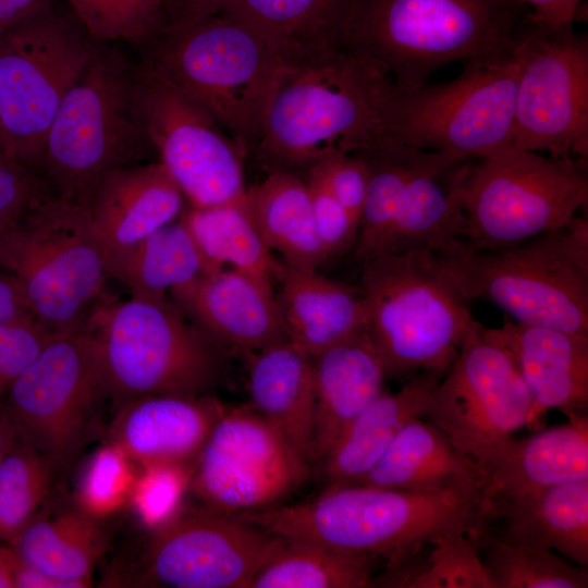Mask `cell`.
Returning a JSON list of instances; mask_svg holds the SVG:
<instances>
[{
	"label": "cell",
	"mask_w": 588,
	"mask_h": 588,
	"mask_svg": "<svg viewBox=\"0 0 588 588\" xmlns=\"http://www.w3.org/2000/svg\"><path fill=\"white\" fill-rule=\"evenodd\" d=\"M518 71L514 44L507 52L468 61L450 82L395 90L388 138L467 160L512 144Z\"/></svg>",
	"instance_id": "11"
},
{
	"label": "cell",
	"mask_w": 588,
	"mask_h": 588,
	"mask_svg": "<svg viewBox=\"0 0 588 588\" xmlns=\"http://www.w3.org/2000/svg\"><path fill=\"white\" fill-rule=\"evenodd\" d=\"M0 155L8 156L5 151V145H4V137H3V130H2V122H1V114H0ZM9 157V156H8Z\"/></svg>",
	"instance_id": "56"
},
{
	"label": "cell",
	"mask_w": 588,
	"mask_h": 588,
	"mask_svg": "<svg viewBox=\"0 0 588 588\" xmlns=\"http://www.w3.org/2000/svg\"><path fill=\"white\" fill-rule=\"evenodd\" d=\"M57 467L17 438L0 462V541L11 544L38 515Z\"/></svg>",
	"instance_id": "40"
},
{
	"label": "cell",
	"mask_w": 588,
	"mask_h": 588,
	"mask_svg": "<svg viewBox=\"0 0 588 588\" xmlns=\"http://www.w3.org/2000/svg\"><path fill=\"white\" fill-rule=\"evenodd\" d=\"M7 270L19 280L35 319L53 333L83 329L108 296L107 255L88 208L56 195L11 229Z\"/></svg>",
	"instance_id": "10"
},
{
	"label": "cell",
	"mask_w": 588,
	"mask_h": 588,
	"mask_svg": "<svg viewBox=\"0 0 588 588\" xmlns=\"http://www.w3.org/2000/svg\"><path fill=\"white\" fill-rule=\"evenodd\" d=\"M281 537L213 511L160 528L144 558L147 583L170 588H246Z\"/></svg>",
	"instance_id": "18"
},
{
	"label": "cell",
	"mask_w": 588,
	"mask_h": 588,
	"mask_svg": "<svg viewBox=\"0 0 588 588\" xmlns=\"http://www.w3.org/2000/svg\"><path fill=\"white\" fill-rule=\"evenodd\" d=\"M446 370L412 376L402 381L397 391H383L362 411L318 462L326 488L352 485L363 478L401 430L425 416L432 391Z\"/></svg>",
	"instance_id": "28"
},
{
	"label": "cell",
	"mask_w": 588,
	"mask_h": 588,
	"mask_svg": "<svg viewBox=\"0 0 588 588\" xmlns=\"http://www.w3.org/2000/svg\"><path fill=\"white\" fill-rule=\"evenodd\" d=\"M306 182L319 240L327 260L354 249L359 222L334 197L322 175L309 168Z\"/></svg>",
	"instance_id": "44"
},
{
	"label": "cell",
	"mask_w": 588,
	"mask_h": 588,
	"mask_svg": "<svg viewBox=\"0 0 588 588\" xmlns=\"http://www.w3.org/2000/svg\"><path fill=\"white\" fill-rule=\"evenodd\" d=\"M184 195L162 162H142L109 173L97 186L89 216L108 260L176 220Z\"/></svg>",
	"instance_id": "23"
},
{
	"label": "cell",
	"mask_w": 588,
	"mask_h": 588,
	"mask_svg": "<svg viewBox=\"0 0 588 588\" xmlns=\"http://www.w3.org/2000/svg\"><path fill=\"white\" fill-rule=\"evenodd\" d=\"M143 62L205 109L246 152L255 150L283 65L245 25L221 14L167 24Z\"/></svg>",
	"instance_id": "4"
},
{
	"label": "cell",
	"mask_w": 588,
	"mask_h": 588,
	"mask_svg": "<svg viewBox=\"0 0 588 588\" xmlns=\"http://www.w3.org/2000/svg\"><path fill=\"white\" fill-rule=\"evenodd\" d=\"M532 403L511 353L476 321L433 389L422 418L476 460L526 427Z\"/></svg>",
	"instance_id": "16"
},
{
	"label": "cell",
	"mask_w": 588,
	"mask_h": 588,
	"mask_svg": "<svg viewBox=\"0 0 588 588\" xmlns=\"http://www.w3.org/2000/svg\"><path fill=\"white\" fill-rule=\"evenodd\" d=\"M395 90L378 65L344 48L313 64L284 68L254 150L259 166L302 177L329 152L389 139L385 120Z\"/></svg>",
	"instance_id": "1"
},
{
	"label": "cell",
	"mask_w": 588,
	"mask_h": 588,
	"mask_svg": "<svg viewBox=\"0 0 588 588\" xmlns=\"http://www.w3.org/2000/svg\"><path fill=\"white\" fill-rule=\"evenodd\" d=\"M354 0H226L219 14L259 36L283 68L322 61L342 48Z\"/></svg>",
	"instance_id": "27"
},
{
	"label": "cell",
	"mask_w": 588,
	"mask_h": 588,
	"mask_svg": "<svg viewBox=\"0 0 588 588\" xmlns=\"http://www.w3.org/2000/svg\"><path fill=\"white\" fill-rule=\"evenodd\" d=\"M133 71L117 50L94 41L44 143L38 173L53 195L88 208L103 177L156 154L134 97Z\"/></svg>",
	"instance_id": "5"
},
{
	"label": "cell",
	"mask_w": 588,
	"mask_h": 588,
	"mask_svg": "<svg viewBox=\"0 0 588 588\" xmlns=\"http://www.w3.org/2000/svg\"><path fill=\"white\" fill-rule=\"evenodd\" d=\"M470 161L418 149L381 254L421 249L442 255L462 243L458 187Z\"/></svg>",
	"instance_id": "24"
},
{
	"label": "cell",
	"mask_w": 588,
	"mask_h": 588,
	"mask_svg": "<svg viewBox=\"0 0 588 588\" xmlns=\"http://www.w3.org/2000/svg\"><path fill=\"white\" fill-rule=\"evenodd\" d=\"M34 318L16 277L0 270V324Z\"/></svg>",
	"instance_id": "48"
},
{
	"label": "cell",
	"mask_w": 588,
	"mask_h": 588,
	"mask_svg": "<svg viewBox=\"0 0 588 588\" xmlns=\"http://www.w3.org/2000/svg\"><path fill=\"white\" fill-rule=\"evenodd\" d=\"M53 334L34 318L0 324V403Z\"/></svg>",
	"instance_id": "46"
},
{
	"label": "cell",
	"mask_w": 588,
	"mask_h": 588,
	"mask_svg": "<svg viewBox=\"0 0 588 588\" xmlns=\"http://www.w3.org/2000/svg\"><path fill=\"white\" fill-rule=\"evenodd\" d=\"M360 280L366 328L387 378L446 370L477 320L440 256L383 253L362 262Z\"/></svg>",
	"instance_id": "6"
},
{
	"label": "cell",
	"mask_w": 588,
	"mask_h": 588,
	"mask_svg": "<svg viewBox=\"0 0 588 588\" xmlns=\"http://www.w3.org/2000/svg\"><path fill=\"white\" fill-rule=\"evenodd\" d=\"M14 550L9 544H0V588H14Z\"/></svg>",
	"instance_id": "52"
},
{
	"label": "cell",
	"mask_w": 588,
	"mask_h": 588,
	"mask_svg": "<svg viewBox=\"0 0 588 588\" xmlns=\"http://www.w3.org/2000/svg\"><path fill=\"white\" fill-rule=\"evenodd\" d=\"M480 524L588 567V479L490 500L481 510Z\"/></svg>",
	"instance_id": "29"
},
{
	"label": "cell",
	"mask_w": 588,
	"mask_h": 588,
	"mask_svg": "<svg viewBox=\"0 0 588 588\" xmlns=\"http://www.w3.org/2000/svg\"><path fill=\"white\" fill-rule=\"evenodd\" d=\"M93 41L144 46L166 25L163 0H68Z\"/></svg>",
	"instance_id": "41"
},
{
	"label": "cell",
	"mask_w": 588,
	"mask_h": 588,
	"mask_svg": "<svg viewBox=\"0 0 588 588\" xmlns=\"http://www.w3.org/2000/svg\"><path fill=\"white\" fill-rule=\"evenodd\" d=\"M134 462L117 445L107 442L87 461L78 481L79 511L100 519L127 501L136 477Z\"/></svg>",
	"instance_id": "42"
},
{
	"label": "cell",
	"mask_w": 588,
	"mask_h": 588,
	"mask_svg": "<svg viewBox=\"0 0 588 588\" xmlns=\"http://www.w3.org/2000/svg\"><path fill=\"white\" fill-rule=\"evenodd\" d=\"M103 399L95 343L83 328L54 333L11 384L1 406L17 438L61 466L90 439Z\"/></svg>",
	"instance_id": "13"
},
{
	"label": "cell",
	"mask_w": 588,
	"mask_h": 588,
	"mask_svg": "<svg viewBox=\"0 0 588 588\" xmlns=\"http://www.w3.org/2000/svg\"><path fill=\"white\" fill-rule=\"evenodd\" d=\"M98 520L79 510L51 518L37 515L9 546L64 588L88 587L108 543Z\"/></svg>",
	"instance_id": "34"
},
{
	"label": "cell",
	"mask_w": 588,
	"mask_h": 588,
	"mask_svg": "<svg viewBox=\"0 0 588 588\" xmlns=\"http://www.w3.org/2000/svg\"><path fill=\"white\" fill-rule=\"evenodd\" d=\"M16 440V431L0 403V462Z\"/></svg>",
	"instance_id": "54"
},
{
	"label": "cell",
	"mask_w": 588,
	"mask_h": 588,
	"mask_svg": "<svg viewBox=\"0 0 588 588\" xmlns=\"http://www.w3.org/2000/svg\"><path fill=\"white\" fill-rule=\"evenodd\" d=\"M277 283V303L289 339L311 357L367 326L360 286L287 265Z\"/></svg>",
	"instance_id": "31"
},
{
	"label": "cell",
	"mask_w": 588,
	"mask_h": 588,
	"mask_svg": "<svg viewBox=\"0 0 588 588\" xmlns=\"http://www.w3.org/2000/svg\"><path fill=\"white\" fill-rule=\"evenodd\" d=\"M48 4L51 0H0V32Z\"/></svg>",
	"instance_id": "51"
},
{
	"label": "cell",
	"mask_w": 588,
	"mask_h": 588,
	"mask_svg": "<svg viewBox=\"0 0 588 588\" xmlns=\"http://www.w3.org/2000/svg\"><path fill=\"white\" fill-rule=\"evenodd\" d=\"M140 467L142 470L136 473L127 503L145 526L161 528L171 522L184 488L183 466Z\"/></svg>",
	"instance_id": "43"
},
{
	"label": "cell",
	"mask_w": 588,
	"mask_h": 588,
	"mask_svg": "<svg viewBox=\"0 0 588 588\" xmlns=\"http://www.w3.org/2000/svg\"><path fill=\"white\" fill-rule=\"evenodd\" d=\"M93 46L51 4L0 32V114L10 158L38 173L48 130Z\"/></svg>",
	"instance_id": "12"
},
{
	"label": "cell",
	"mask_w": 588,
	"mask_h": 588,
	"mask_svg": "<svg viewBox=\"0 0 588 588\" xmlns=\"http://www.w3.org/2000/svg\"><path fill=\"white\" fill-rule=\"evenodd\" d=\"M252 408L309 465L314 463L313 359L291 341L257 351L248 371Z\"/></svg>",
	"instance_id": "30"
},
{
	"label": "cell",
	"mask_w": 588,
	"mask_h": 588,
	"mask_svg": "<svg viewBox=\"0 0 588 588\" xmlns=\"http://www.w3.org/2000/svg\"><path fill=\"white\" fill-rule=\"evenodd\" d=\"M225 408L204 394H156L131 400L118 405L108 442L139 466H184L197 458Z\"/></svg>",
	"instance_id": "21"
},
{
	"label": "cell",
	"mask_w": 588,
	"mask_h": 588,
	"mask_svg": "<svg viewBox=\"0 0 588 588\" xmlns=\"http://www.w3.org/2000/svg\"><path fill=\"white\" fill-rule=\"evenodd\" d=\"M577 162L513 144L470 161L458 187L462 242L497 250L566 224L588 203Z\"/></svg>",
	"instance_id": "9"
},
{
	"label": "cell",
	"mask_w": 588,
	"mask_h": 588,
	"mask_svg": "<svg viewBox=\"0 0 588 588\" xmlns=\"http://www.w3.org/2000/svg\"><path fill=\"white\" fill-rule=\"evenodd\" d=\"M51 195L53 193L37 172L0 155V222L16 225L27 212Z\"/></svg>",
	"instance_id": "45"
},
{
	"label": "cell",
	"mask_w": 588,
	"mask_h": 588,
	"mask_svg": "<svg viewBox=\"0 0 588 588\" xmlns=\"http://www.w3.org/2000/svg\"><path fill=\"white\" fill-rule=\"evenodd\" d=\"M469 536L476 542L494 588H587L588 567L548 548L506 537L480 524Z\"/></svg>",
	"instance_id": "38"
},
{
	"label": "cell",
	"mask_w": 588,
	"mask_h": 588,
	"mask_svg": "<svg viewBox=\"0 0 588 588\" xmlns=\"http://www.w3.org/2000/svg\"><path fill=\"white\" fill-rule=\"evenodd\" d=\"M417 152L393 139L352 152L367 170L366 196L353 249L362 262L383 252Z\"/></svg>",
	"instance_id": "39"
},
{
	"label": "cell",
	"mask_w": 588,
	"mask_h": 588,
	"mask_svg": "<svg viewBox=\"0 0 588 588\" xmlns=\"http://www.w3.org/2000/svg\"><path fill=\"white\" fill-rule=\"evenodd\" d=\"M371 587L494 588L479 549L464 531H448L383 561Z\"/></svg>",
	"instance_id": "35"
},
{
	"label": "cell",
	"mask_w": 588,
	"mask_h": 588,
	"mask_svg": "<svg viewBox=\"0 0 588 588\" xmlns=\"http://www.w3.org/2000/svg\"><path fill=\"white\" fill-rule=\"evenodd\" d=\"M12 228L0 222V270L8 271V240Z\"/></svg>",
	"instance_id": "55"
},
{
	"label": "cell",
	"mask_w": 588,
	"mask_h": 588,
	"mask_svg": "<svg viewBox=\"0 0 588 588\" xmlns=\"http://www.w3.org/2000/svg\"><path fill=\"white\" fill-rule=\"evenodd\" d=\"M107 399L117 405L156 394L201 395L220 376L217 343L169 298L106 296L84 327Z\"/></svg>",
	"instance_id": "7"
},
{
	"label": "cell",
	"mask_w": 588,
	"mask_h": 588,
	"mask_svg": "<svg viewBox=\"0 0 588 588\" xmlns=\"http://www.w3.org/2000/svg\"><path fill=\"white\" fill-rule=\"evenodd\" d=\"M518 79L512 144L550 157L588 158V38L524 23L515 35Z\"/></svg>",
	"instance_id": "14"
},
{
	"label": "cell",
	"mask_w": 588,
	"mask_h": 588,
	"mask_svg": "<svg viewBox=\"0 0 588 588\" xmlns=\"http://www.w3.org/2000/svg\"><path fill=\"white\" fill-rule=\"evenodd\" d=\"M483 500L458 492H412L364 485L326 488L317 498L235 514L274 536L383 561L448 531L469 534Z\"/></svg>",
	"instance_id": "3"
},
{
	"label": "cell",
	"mask_w": 588,
	"mask_h": 588,
	"mask_svg": "<svg viewBox=\"0 0 588 588\" xmlns=\"http://www.w3.org/2000/svg\"><path fill=\"white\" fill-rule=\"evenodd\" d=\"M514 358L532 407L527 426L537 429L550 409L567 418L588 415V335L504 320L486 328Z\"/></svg>",
	"instance_id": "20"
},
{
	"label": "cell",
	"mask_w": 588,
	"mask_h": 588,
	"mask_svg": "<svg viewBox=\"0 0 588 588\" xmlns=\"http://www.w3.org/2000/svg\"><path fill=\"white\" fill-rule=\"evenodd\" d=\"M134 97L149 140L194 208L242 203L246 150L199 105L144 62L134 66Z\"/></svg>",
	"instance_id": "15"
},
{
	"label": "cell",
	"mask_w": 588,
	"mask_h": 588,
	"mask_svg": "<svg viewBox=\"0 0 588 588\" xmlns=\"http://www.w3.org/2000/svg\"><path fill=\"white\" fill-rule=\"evenodd\" d=\"M310 168L319 171L334 197L359 222L367 189V170L360 158L335 150Z\"/></svg>",
	"instance_id": "47"
},
{
	"label": "cell",
	"mask_w": 588,
	"mask_h": 588,
	"mask_svg": "<svg viewBox=\"0 0 588 588\" xmlns=\"http://www.w3.org/2000/svg\"><path fill=\"white\" fill-rule=\"evenodd\" d=\"M412 492L458 491L486 502L487 479L477 461L424 418L408 422L358 481Z\"/></svg>",
	"instance_id": "25"
},
{
	"label": "cell",
	"mask_w": 588,
	"mask_h": 588,
	"mask_svg": "<svg viewBox=\"0 0 588 588\" xmlns=\"http://www.w3.org/2000/svg\"><path fill=\"white\" fill-rule=\"evenodd\" d=\"M383 559L338 551L315 542L282 538L250 588L371 587Z\"/></svg>",
	"instance_id": "36"
},
{
	"label": "cell",
	"mask_w": 588,
	"mask_h": 588,
	"mask_svg": "<svg viewBox=\"0 0 588 588\" xmlns=\"http://www.w3.org/2000/svg\"><path fill=\"white\" fill-rule=\"evenodd\" d=\"M244 208L271 252L294 268L317 270L326 255L318 236L306 182L290 172L267 173L246 191Z\"/></svg>",
	"instance_id": "32"
},
{
	"label": "cell",
	"mask_w": 588,
	"mask_h": 588,
	"mask_svg": "<svg viewBox=\"0 0 588 588\" xmlns=\"http://www.w3.org/2000/svg\"><path fill=\"white\" fill-rule=\"evenodd\" d=\"M315 390L314 463L346 426L384 391L385 370L363 328L311 357Z\"/></svg>",
	"instance_id": "26"
},
{
	"label": "cell",
	"mask_w": 588,
	"mask_h": 588,
	"mask_svg": "<svg viewBox=\"0 0 588 588\" xmlns=\"http://www.w3.org/2000/svg\"><path fill=\"white\" fill-rule=\"evenodd\" d=\"M526 14L518 0H354L341 45L407 93L450 63L512 50Z\"/></svg>",
	"instance_id": "2"
},
{
	"label": "cell",
	"mask_w": 588,
	"mask_h": 588,
	"mask_svg": "<svg viewBox=\"0 0 588 588\" xmlns=\"http://www.w3.org/2000/svg\"><path fill=\"white\" fill-rule=\"evenodd\" d=\"M226 0H163L167 24H187L219 14Z\"/></svg>",
	"instance_id": "49"
},
{
	"label": "cell",
	"mask_w": 588,
	"mask_h": 588,
	"mask_svg": "<svg viewBox=\"0 0 588 588\" xmlns=\"http://www.w3.org/2000/svg\"><path fill=\"white\" fill-rule=\"evenodd\" d=\"M462 294L500 307L513 321L588 335V219L511 247L438 255Z\"/></svg>",
	"instance_id": "8"
},
{
	"label": "cell",
	"mask_w": 588,
	"mask_h": 588,
	"mask_svg": "<svg viewBox=\"0 0 588 588\" xmlns=\"http://www.w3.org/2000/svg\"><path fill=\"white\" fill-rule=\"evenodd\" d=\"M181 218L206 257L217 267L244 270L272 283L279 280L285 264L277 260L266 246L243 201L207 208L191 207Z\"/></svg>",
	"instance_id": "37"
},
{
	"label": "cell",
	"mask_w": 588,
	"mask_h": 588,
	"mask_svg": "<svg viewBox=\"0 0 588 588\" xmlns=\"http://www.w3.org/2000/svg\"><path fill=\"white\" fill-rule=\"evenodd\" d=\"M13 583L14 588H64L62 583L37 571L35 567L22 560L15 551L13 562Z\"/></svg>",
	"instance_id": "50"
},
{
	"label": "cell",
	"mask_w": 588,
	"mask_h": 588,
	"mask_svg": "<svg viewBox=\"0 0 588 588\" xmlns=\"http://www.w3.org/2000/svg\"><path fill=\"white\" fill-rule=\"evenodd\" d=\"M179 309L217 344L259 351L290 341L273 283L225 267L170 293Z\"/></svg>",
	"instance_id": "19"
},
{
	"label": "cell",
	"mask_w": 588,
	"mask_h": 588,
	"mask_svg": "<svg viewBox=\"0 0 588 588\" xmlns=\"http://www.w3.org/2000/svg\"><path fill=\"white\" fill-rule=\"evenodd\" d=\"M486 479V502L523 497L544 488L588 479V415L511 436L476 457Z\"/></svg>",
	"instance_id": "22"
},
{
	"label": "cell",
	"mask_w": 588,
	"mask_h": 588,
	"mask_svg": "<svg viewBox=\"0 0 588 588\" xmlns=\"http://www.w3.org/2000/svg\"><path fill=\"white\" fill-rule=\"evenodd\" d=\"M580 0H555L559 25L562 30H572Z\"/></svg>",
	"instance_id": "53"
},
{
	"label": "cell",
	"mask_w": 588,
	"mask_h": 588,
	"mask_svg": "<svg viewBox=\"0 0 588 588\" xmlns=\"http://www.w3.org/2000/svg\"><path fill=\"white\" fill-rule=\"evenodd\" d=\"M309 466L250 406L225 408L196 458L192 488L213 511L238 514L277 504Z\"/></svg>",
	"instance_id": "17"
},
{
	"label": "cell",
	"mask_w": 588,
	"mask_h": 588,
	"mask_svg": "<svg viewBox=\"0 0 588 588\" xmlns=\"http://www.w3.org/2000/svg\"><path fill=\"white\" fill-rule=\"evenodd\" d=\"M220 269L203 253L181 216L108 260V273L132 296L168 297L201 275Z\"/></svg>",
	"instance_id": "33"
}]
</instances>
